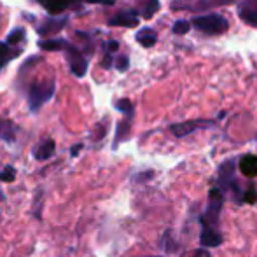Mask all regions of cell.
Here are the masks:
<instances>
[{"label":"cell","instance_id":"obj_1","mask_svg":"<svg viewBox=\"0 0 257 257\" xmlns=\"http://www.w3.org/2000/svg\"><path fill=\"white\" fill-rule=\"evenodd\" d=\"M236 158H229L226 161H222L217 168V186L222 189L224 194H229L231 200L236 205H243V193L245 189H241V184L236 177Z\"/></svg>","mask_w":257,"mask_h":257},{"label":"cell","instance_id":"obj_2","mask_svg":"<svg viewBox=\"0 0 257 257\" xmlns=\"http://www.w3.org/2000/svg\"><path fill=\"white\" fill-rule=\"evenodd\" d=\"M224 200H226V194L222 193L219 186H212L208 191V203H206L205 212L200 217L201 227H213V229H219V219L220 212H222Z\"/></svg>","mask_w":257,"mask_h":257},{"label":"cell","instance_id":"obj_3","mask_svg":"<svg viewBox=\"0 0 257 257\" xmlns=\"http://www.w3.org/2000/svg\"><path fill=\"white\" fill-rule=\"evenodd\" d=\"M193 28L205 35H222L229 30V21L219 13H210V14H200L191 20Z\"/></svg>","mask_w":257,"mask_h":257},{"label":"cell","instance_id":"obj_4","mask_svg":"<svg viewBox=\"0 0 257 257\" xmlns=\"http://www.w3.org/2000/svg\"><path fill=\"white\" fill-rule=\"evenodd\" d=\"M54 89H56L54 79H44V81L34 82V84L28 88V93H27V102H28L30 112H37L42 105L48 103L49 100L53 98Z\"/></svg>","mask_w":257,"mask_h":257},{"label":"cell","instance_id":"obj_5","mask_svg":"<svg viewBox=\"0 0 257 257\" xmlns=\"http://www.w3.org/2000/svg\"><path fill=\"white\" fill-rule=\"evenodd\" d=\"M233 0H175L172 2V9L175 11H193V13H198V11H212L217 9V7H222L231 4Z\"/></svg>","mask_w":257,"mask_h":257},{"label":"cell","instance_id":"obj_6","mask_svg":"<svg viewBox=\"0 0 257 257\" xmlns=\"http://www.w3.org/2000/svg\"><path fill=\"white\" fill-rule=\"evenodd\" d=\"M215 126L213 119H193V121H184V122H175L170 126V132L177 137V139H184V137L191 135V133L198 132V130H208Z\"/></svg>","mask_w":257,"mask_h":257},{"label":"cell","instance_id":"obj_7","mask_svg":"<svg viewBox=\"0 0 257 257\" xmlns=\"http://www.w3.org/2000/svg\"><path fill=\"white\" fill-rule=\"evenodd\" d=\"M65 53H67V60H68V67H70V72L75 75V77H84L88 74V60L82 56V51L79 48L72 44H67L65 48Z\"/></svg>","mask_w":257,"mask_h":257},{"label":"cell","instance_id":"obj_8","mask_svg":"<svg viewBox=\"0 0 257 257\" xmlns=\"http://www.w3.org/2000/svg\"><path fill=\"white\" fill-rule=\"evenodd\" d=\"M140 23V14L137 9H124L119 11L115 16H112L108 20L110 27H126V28H133Z\"/></svg>","mask_w":257,"mask_h":257},{"label":"cell","instance_id":"obj_9","mask_svg":"<svg viewBox=\"0 0 257 257\" xmlns=\"http://www.w3.org/2000/svg\"><path fill=\"white\" fill-rule=\"evenodd\" d=\"M238 18L248 27L257 28V0H241L238 4Z\"/></svg>","mask_w":257,"mask_h":257},{"label":"cell","instance_id":"obj_10","mask_svg":"<svg viewBox=\"0 0 257 257\" xmlns=\"http://www.w3.org/2000/svg\"><path fill=\"white\" fill-rule=\"evenodd\" d=\"M54 151H56V144L53 139H46L42 142H39L37 146L32 149V156H34L37 161H48L49 158H53Z\"/></svg>","mask_w":257,"mask_h":257},{"label":"cell","instance_id":"obj_11","mask_svg":"<svg viewBox=\"0 0 257 257\" xmlns=\"http://www.w3.org/2000/svg\"><path fill=\"white\" fill-rule=\"evenodd\" d=\"M238 170L241 172V175L254 179L257 177V156L255 154H243L238 158Z\"/></svg>","mask_w":257,"mask_h":257},{"label":"cell","instance_id":"obj_12","mask_svg":"<svg viewBox=\"0 0 257 257\" xmlns=\"http://www.w3.org/2000/svg\"><path fill=\"white\" fill-rule=\"evenodd\" d=\"M65 25H67V18H60V20H56V18H49V20H46L42 25H39L37 34L42 35V37H48V35H53V34L61 32L65 28Z\"/></svg>","mask_w":257,"mask_h":257},{"label":"cell","instance_id":"obj_13","mask_svg":"<svg viewBox=\"0 0 257 257\" xmlns=\"http://www.w3.org/2000/svg\"><path fill=\"white\" fill-rule=\"evenodd\" d=\"M224 236L219 229H213V227H201L200 233V243L203 247H219L222 245Z\"/></svg>","mask_w":257,"mask_h":257},{"label":"cell","instance_id":"obj_14","mask_svg":"<svg viewBox=\"0 0 257 257\" xmlns=\"http://www.w3.org/2000/svg\"><path fill=\"white\" fill-rule=\"evenodd\" d=\"M16 135H18V126L14 124L9 119H0V140L7 144L16 142Z\"/></svg>","mask_w":257,"mask_h":257},{"label":"cell","instance_id":"obj_15","mask_svg":"<svg viewBox=\"0 0 257 257\" xmlns=\"http://www.w3.org/2000/svg\"><path fill=\"white\" fill-rule=\"evenodd\" d=\"M132 121L133 117H128V115H124V119H122L121 122L117 124V130H115V139H114V149H117L119 144L124 142V140H128L130 137V130H132Z\"/></svg>","mask_w":257,"mask_h":257},{"label":"cell","instance_id":"obj_16","mask_svg":"<svg viewBox=\"0 0 257 257\" xmlns=\"http://www.w3.org/2000/svg\"><path fill=\"white\" fill-rule=\"evenodd\" d=\"M79 0H41L42 6L48 9L49 14H60L63 13L67 7L74 6V4H77Z\"/></svg>","mask_w":257,"mask_h":257},{"label":"cell","instance_id":"obj_17","mask_svg":"<svg viewBox=\"0 0 257 257\" xmlns=\"http://www.w3.org/2000/svg\"><path fill=\"white\" fill-rule=\"evenodd\" d=\"M20 54H21V48H11V44H7V42H0V70H2L11 60L20 56Z\"/></svg>","mask_w":257,"mask_h":257},{"label":"cell","instance_id":"obj_18","mask_svg":"<svg viewBox=\"0 0 257 257\" xmlns=\"http://www.w3.org/2000/svg\"><path fill=\"white\" fill-rule=\"evenodd\" d=\"M135 39L140 46H144V48H153L156 42H158V35H156V32L153 28H142V30H139L135 35Z\"/></svg>","mask_w":257,"mask_h":257},{"label":"cell","instance_id":"obj_19","mask_svg":"<svg viewBox=\"0 0 257 257\" xmlns=\"http://www.w3.org/2000/svg\"><path fill=\"white\" fill-rule=\"evenodd\" d=\"M139 2H140L139 14L144 18V20H151V18L159 11V7H161L159 0H139Z\"/></svg>","mask_w":257,"mask_h":257},{"label":"cell","instance_id":"obj_20","mask_svg":"<svg viewBox=\"0 0 257 257\" xmlns=\"http://www.w3.org/2000/svg\"><path fill=\"white\" fill-rule=\"evenodd\" d=\"M68 42H65L63 39H48V41L39 42V48L42 51H61V49L67 48Z\"/></svg>","mask_w":257,"mask_h":257},{"label":"cell","instance_id":"obj_21","mask_svg":"<svg viewBox=\"0 0 257 257\" xmlns=\"http://www.w3.org/2000/svg\"><path fill=\"white\" fill-rule=\"evenodd\" d=\"M161 247L165 252H168V254H172V252H177V248H179V245L175 243V240H173V234L172 231H165V234H163V240H161Z\"/></svg>","mask_w":257,"mask_h":257},{"label":"cell","instance_id":"obj_22","mask_svg":"<svg viewBox=\"0 0 257 257\" xmlns=\"http://www.w3.org/2000/svg\"><path fill=\"white\" fill-rule=\"evenodd\" d=\"M25 37H27V32H25V28H14V30L7 35V44H11V46L20 44V42L25 41Z\"/></svg>","mask_w":257,"mask_h":257},{"label":"cell","instance_id":"obj_23","mask_svg":"<svg viewBox=\"0 0 257 257\" xmlns=\"http://www.w3.org/2000/svg\"><path fill=\"white\" fill-rule=\"evenodd\" d=\"M193 28V25H191V21H187V20H177L175 23H173V27H172V32L175 35H186L187 32Z\"/></svg>","mask_w":257,"mask_h":257},{"label":"cell","instance_id":"obj_24","mask_svg":"<svg viewBox=\"0 0 257 257\" xmlns=\"http://www.w3.org/2000/svg\"><path fill=\"white\" fill-rule=\"evenodd\" d=\"M115 108H117L119 112H122L124 115H128V117H133V114H135V108H133V103L130 102L128 98L117 100V102H115Z\"/></svg>","mask_w":257,"mask_h":257},{"label":"cell","instance_id":"obj_25","mask_svg":"<svg viewBox=\"0 0 257 257\" xmlns=\"http://www.w3.org/2000/svg\"><path fill=\"white\" fill-rule=\"evenodd\" d=\"M16 168L14 166H6V168L0 172V182H6V184H9V182H14L16 180Z\"/></svg>","mask_w":257,"mask_h":257},{"label":"cell","instance_id":"obj_26","mask_svg":"<svg viewBox=\"0 0 257 257\" xmlns=\"http://www.w3.org/2000/svg\"><path fill=\"white\" fill-rule=\"evenodd\" d=\"M243 203L247 205H255L257 203V187L255 186H247L243 193Z\"/></svg>","mask_w":257,"mask_h":257},{"label":"cell","instance_id":"obj_27","mask_svg":"<svg viewBox=\"0 0 257 257\" xmlns=\"http://www.w3.org/2000/svg\"><path fill=\"white\" fill-rule=\"evenodd\" d=\"M130 67V58L126 56V54H121V56L115 58V68H117L119 72H126Z\"/></svg>","mask_w":257,"mask_h":257},{"label":"cell","instance_id":"obj_28","mask_svg":"<svg viewBox=\"0 0 257 257\" xmlns=\"http://www.w3.org/2000/svg\"><path fill=\"white\" fill-rule=\"evenodd\" d=\"M187 257H212V255H210V252L206 248H196V250H193Z\"/></svg>","mask_w":257,"mask_h":257},{"label":"cell","instance_id":"obj_29","mask_svg":"<svg viewBox=\"0 0 257 257\" xmlns=\"http://www.w3.org/2000/svg\"><path fill=\"white\" fill-rule=\"evenodd\" d=\"M105 49H107V53H108V54L115 53V51L119 49V42H117V41H108L107 44H105Z\"/></svg>","mask_w":257,"mask_h":257},{"label":"cell","instance_id":"obj_30","mask_svg":"<svg viewBox=\"0 0 257 257\" xmlns=\"http://www.w3.org/2000/svg\"><path fill=\"white\" fill-rule=\"evenodd\" d=\"M153 177H154V172H153V170H149L147 173H140V175H137V177H135V180H137V182H142V180L153 179Z\"/></svg>","mask_w":257,"mask_h":257},{"label":"cell","instance_id":"obj_31","mask_svg":"<svg viewBox=\"0 0 257 257\" xmlns=\"http://www.w3.org/2000/svg\"><path fill=\"white\" fill-rule=\"evenodd\" d=\"M79 2H88V4H103V6H114L115 0H79Z\"/></svg>","mask_w":257,"mask_h":257},{"label":"cell","instance_id":"obj_32","mask_svg":"<svg viewBox=\"0 0 257 257\" xmlns=\"http://www.w3.org/2000/svg\"><path fill=\"white\" fill-rule=\"evenodd\" d=\"M82 149V144H77V146H74L72 147V151H70V154H72V158H75V156L79 154V151Z\"/></svg>","mask_w":257,"mask_h":257},{"label":"cell","instance_id":"obj_33","mask_svg":"<svg viewBox=\"0 0 257 257\" xmlns=\"http://www.w3.org/2000/svg\"><path fill=\"white\" fill-rule=\"evenodd\" d=\"M0 200H2V201H4V194H2V193H0Z\"/></svg>","mask_w":257,"mask_h":257},{"label":"cell","instance_id":"obj_34","mask_svg":"<svg viewBox=\"0 0 257 257\" xmlns=\"http://www.w3.org/2000/svg\"><path fill=\"white\" fill-rule=\"evenodd\" d=\"M153 257H163V255H153Z\"/></svg>","mask_w":257,"mask_h":257},{"label":"cell","instance_id":"obj_35","mask_svg":"<svg viewBox=\"0 0 257 257\" xmlns=\"http://www.w3.org/2000/svg\"><path fill=\"white\" fill-rule=\"evenodd\" d=\"M39 2H41V0H39Z\"/></svg>","mask_w":257,"mask_h":257}]
</instances>
